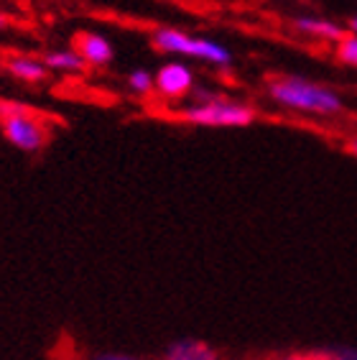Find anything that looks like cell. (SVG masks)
I'll return each mask as SVG.
<instances>
[{
    "instance_id": "cell-18",
    "label": "cell",
    "mask_w": 357,
    "mask_h": 360,
    "mask_svg": "<svg viewBox=\"0 0 357 360\" xmlns=\"http://www.w3.org/2000/svg\"><path fill=\"white\" fill-rule=\"evenodd\" d=\"M347 151H350L352 156H357V136H355V139H350V143H347Z\"/></svg>"
},
{
    "instance_id": "cell-17",
    "label": "cell",
    "mask_w": 357,
    "mask_h": 360,
    "mask_svg": "<svg viewBox=\"0 0 357 360\" xmlns=\"http://www.w3.org/2000/svg\"><path fill=\"white\" fill-rule=\"evenodd\" d=\"M8 26H11V18L6 13H0V31H6Z\"/></svg>"
},
{
    "instance_id": "cell-7",
    "label": "cell",
    "mask_w": 357,
    "mask_h": 360,
    "mask_svg": "<svg viewBox=\"0 0 357 360\" xmlns=\"http://www.w3.org/2000/svg\"><path fill=\"white\" fill-rule=\"evenodd\" d=\"M72 46L79 51L84 64H87V67H95V70L110 67L112 59H115V49H112L110 39L103 34H97V31H79V34H74Z\"/></svg>"
},
{
    "instance_id": "cell-2",
    "label": "cell",
    "mask_w": 357,
    "mask_h": 360,
    "mask_svg": "<svg viewBox=\"0 0 357 360\" xmlns=\"http://www.w3.org/2000/svg\"><path fill=\"white\" fill-rule=\"evenodd\" d=\"M174 115L181 123L197 128H247L255 123L258 110L245 100L225 97L207 87H194L192 103L181 105Z\"/></svg>"
},
{
    "instance_id": "cell-11",
    "label": "cell",
    "mask_w": 357,
    "mask_h": 360,
    "mask_svg": "<svg viewBox=\"0 0 357 360\" xmlns=\"http://www.w3.org/2000/svg\"><path fill=\"white\" fill-rule=\"evenodd\" d=\"M125 87L133 97H153L156 95V75L138 67L125 77Z\"/></svg>"
},
{
    "instance_id": "cell-14",
    "label": "cell",
    "mask_w": 357,
    "mask_h": 360,
    "mask_svg": "<svg viewBox=\"0 0 357 360\" xmlns=\"http://www.w3.org/2000/svg\"><path fill=\"white\" fill-rule=\"evenodd\" d=\"M332 360H357V347H337L330 353Z\"/></svg>"
},
{
    "instance_id": "cell-12",
    "label": "cell",
    "mask_w": 357,
    "mask_h": 360,
    "mask_svg": "<svg viewBox=\"0 0 357 360\" xmlns=\"http://www.w3.org/2000/svg\"><path fill=\"white\" fill-rule=\"evenodd\" d=\"M335 56L337 62L347 64V67H355L357 70V34H347L335 44Z\"/></svg>"
},
{
    "instance_id": "cell-6",
    "label": "cell",
    "mask_w": 357,
    "mask_h": 360,
    "mask_svg": "<svg viewBox=\"0 0 357 360\" xmlns=\"http://www.w3.org/2000/svg\"><path fill=\"white\" fill-rule=\"evenodd\" d=\"M0 67L8 77H13L23 84H44L51 77L48 67L44 64V56L26 54V51H15V54H6L0 59Z\"/></svg>"
},
{
    "instance_id": "cell-9",
    "label": "cell",
    "mask_w": 357,
    "mask_h": 360,
    "mask_svg": "<svg viewBox=\"0 0 357 360\" xmlns=\"http://www.w3.org/2000/svg\"><path fill=\"white\" fill-rule=\"evenodd\" d=\"M164 360H220V353L212 345H207L205 340L184 338L169 345Z\"/></svg>"
},
{
    "instance_id": "cell-1",
    "label": "cell",
    "mask_w": 357,
    "mask_h": 360,
    "mask_svg": "<svg viewBox=\"0 0 357 360\" xmlns=\"http://www.w3.org/2000/svg\"><path fill=\"white\" fill-rule=\"evenodd\" d=\"M268 100L283 110L314 115V118H337L344 112L342 95L332 87L299 75L271 77L266 82Z\"/></svg>"
},
{
    "instance_id": "cell-4",
    "label": "cell",
    "mask_w": 357,
    "mask_h": 360,
    "mask_svg": "<svg viewBox=\"0 0 357 360\" xmlns=\"http://www.w3.org/2000/svg\"><path fill=\"white\" fill-rule=\"evenodd\" d=\"M0 133L23 153H39L51 141V123L23 105L0 100Z\"/></svg>"
},
{
    "instance_id": "cell-16",
    "label": "cell",
    "mask_w": 357,
    "mask_h": 360,
    "mask_svg": "<svg viewBox=\"0 0 357 360\" xmlns=\"http://www.w3.org/2000/svg\"><path fill=\"white\" fill-rule=\"evenodd\" d=\"M347 31H350V34H357V15H352L350 21H347Z\"/></svg>"
},
{
    "instance_id": "cell-13",
    "label": "cell",
    "mask_w": 357,
    "mask_h": 360,
    "mask_svg": "<svg viewBox=\"0 0 357 360\" xmlns=\"http://www.w3.org/2000/svg\"><path fill=\"white\" fill-rule=\"evenodd\" d=\"M263 360H332L330 353H281V355H271V358Z\"/></svg>"
},
{
    "instance_id": "cell-3",
    "label": "cell",
    "mask_w": 357,
    "mask_h": 360,
    "mask_svg": "<svg viewBox=\"0 0 357 360\" xmlns=\"http://www.w3.org/2000/svg\"><path fill=\"white\" fill-rule=\"evenodd\" d=\"M151 46L169 56L200 59L202 64H209V67H217V70H227L233 64V51L225 44L214 41L209 36L189 34V31H181V28H169V26L153 28Z\"/></svg>"
},
{
    "instance_id": "cell-5",
    "label": "cell",
    "mask_w": 357,
    "mask_h": 360,
    "mask_svg": "<svg viewBox=\"0 0 357 360\" xmlns=\"http://www.w3.org/2000/svg\"><path fill=\"white\" fill-rule=\"evenodd\" d=\"M156 95L164 103H181L186 97H192L197 87V75L186 62H164L156 72Z\"/></svg>"
},
{
    "instance_id": "cell-10",
    "label": "cell",
    "mask_w": 357,
    "mask_h": 360,
    "mask_svg": "<svg viewBox=\"0 0 357 360\" xmlns=\"http://www.w3.org/2000/svg\"><path fill=\"white\" fill-rule=\"evenodd\" d=\"M44 56V64L48 67V72H56V75H82L87 70L84 59L79 56L74 46L69 49H48Z\"/></svg>"
},
{
    "instance_id": "cell-15",
    "label": "cell",
    "mask_w": 357,
    "mask_h": 360,
    "mask_svg": "<svg viewBox=\"0 0 357 360\" xmlns=\"http://www.w3.org/2000/svg\"><path fill=\"white\" fill-rule=\"evenodd\" d=\"M89 360H143V358H136V355H128V353H97Z\"/></svg>"
},
{
    "instance_id": "cell-8",
    "label": "cell",
    "mask_w": 357,
    "mask_h": 360,
    "mask_svg": "<svg viewBox=\"0 0 357 360\" xmlns=\"http://www.w3.org/2000/svg\"><path fill=\"white\" fill-rule=\"evenodd\" d=\"M291 26L304 39H314V41H327V44H337L347 34L344 26H339L332 18H322V15H296L294 21H291Z\"/></svg>"
}]
</instances>
